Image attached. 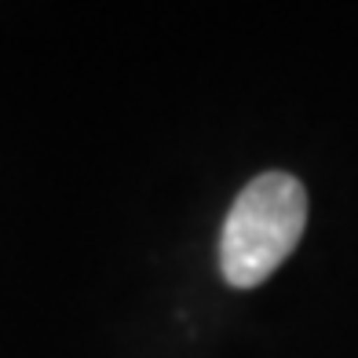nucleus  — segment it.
Masks as SVG:
<instances>
[{
  "label": "nucleus",
  "instance_id": "1",
  "mask_svg": "<svg viewBox=\"0 0 358 358\" xmlns=\"http://www.w3.org/2000/svg\"><path fill=\"white\" fill-rule=\"evenodd\" d=\"M307 227V190L289 172H264L238 194L220 234L227 285L252 289L278 271Z\"/></svg>",
  "mask_w": 358,
  "mask_h": 358
}]
</instances>
